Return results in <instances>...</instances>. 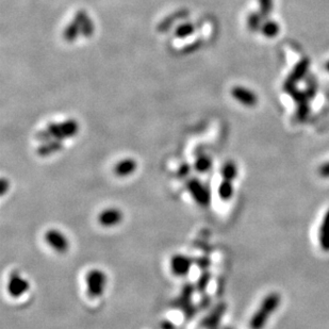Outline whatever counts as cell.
Instances as JSON below:
<instances>
[{"label": "cell", "instance_id": "cell-1", "mask_svg": "<svg viewBox=\"0 0 329 329\" xmlns=\"http://www.w3.org/2000/svg\"><path fill=\"white\" fill-rule=\"evenodd\" d=\"M281 304V295L278 292H271L266 294L261 301L258 309L254 312L249 321L251 329H263L271 316L273 315Z\"/></svg>", "mask_w": 329, "mask_h": 329}, {"label": "cell", "instance_id": "cell-2", "mask_svg": "<svg viewBox=\"0 0 329 329\" xmlns=\"http://www.w3.org/2000/svg\"><path fill=\"white\" fill-rule=\"evenodd\" d=\"M78 130H79L78 123L71 119V121L63 122L61 124H50L46 131L40 132L38 134V138L43 142L49 141L51 139L63 141L65 139L75 137V135L78 133Z\"/></svg>", "mask_w": 329, "mask_h": 329}, {"label": "cell", "instance_id": "cell-3", "mask_svg": "<svg viewBox=\"0 0 329 329\" xmlns=\"http://www.w3.org/2000/svg\"><path fill=\"white\" fill-rule=\"evenodd\" d=\"M108 283V276L103 270H89L85 275V285L87 296L97 300L104 295Z\"/></svg>", "mask_w": 329, "mask_h": 329}, {"label": "cell", "instance_id": "cell-4", "mask_svg": "<svg viewBox=\"0 0 329 329\" xmlns=\"http://www.w3.org/2000/svg\"><path fill=\"white\" fill-rule=\"evenodd\" d=\"M187 189L190 195L199 206L208 207L211 202V194L208 187L197 178H191L187 183Z\"/></svg>", "mask_w": 329, "mask_h": 329}, {"label": "cell", "instance_id": "cell-5", "mask_svg": "<svg viewBox=\"0 0 329 329\" xmlns=\"http://www.w3.org/2000/svg\"><path fill=\"white\" fill-rule=\"evenodd\" d=\"M30 290V282L22 277L18 272H12L10 274L8 283H7V291L8 294L12 298H20L27 294Z\"/></svg>", "mask_w": 329, "mask_h": 329}, {"label": "cell", "instance_id": "cell-6", "mask_svg": "<svg viewBox=\"0 0 329 329\" xmlns=\"http://www.w3.org/2000/svg\"><path fill=\"white\" fill-rule=\"evenodd\" d=\"M45 242L55 253L65 254L70 249V241L67 236L59 229H49L45 232Z\"/></svg>", "mask_w": 329, "mask_h": 329}, {"label": "cell", "instance_id": "cell-7", "mask_svg": "<svg viewBox=\"0 0 329 329\" xmlns=\"http://www.w3.org/2000/svg\"><path fill=\"white\" fill-rule=\"evenodd\" d=\"M124 221V213L116 207H109L101 210L97 215L98 224L104 228H113Z\"/></svg>", "mask_w": 329, "mask_h": 329}, {"label": "cell", "instance_id": "cell-8", "mask_svg": "<svg viewBox=\"0 0 329 329\" xmlns=\"http://www.w3.org/2000/svg\"><path fill=\"white\" fill-rule=\"evenodd\" d=\"M193 263H194V261L191 257L183 254H177L172 257L169 267H171V272L175 276L186 277L189 275Z\"/></svg>", "mask_w": 329, "mask_h": 329}, {"label": "cell", "instance_id": "cell-9", "mask_svg": "<svg viewBox=\"0 0 329 329\" xmlns=\"http://www.w3.org/2000/svg\"><path fill=\"white\" fill-rule=\"evenodd\" d=\"M232 96L244 106L253 107L257 104L258 97L253 92V91L248 89L243 86H235L232 88Z\"/></svg>", "mask_w": 329, "mask_h": 329}, {"label": "cell", "instance_id": "cell-10", "mask_svg": "<svg viewBox=\"0 0 329 329\" xmlns=\"http://www.w3.org/2000/svg\"><path fill=\"white\" fill-rule=\"evenodd\" d=\"M317 240L323 252L329 253V208L323 215L322 222L317 232Z\"/></svg>", "mask_w": 329, "mask_h": 329}, {"label": "cell", "instance_id": "cell-11", "mask_svg": "<svg viewBox=\"0 0 329 329\" xmlns=\"http://www.w3.org/2000/svg\"><path fill=\"white\" fill-rule=\"evenodd\" d=\"M138 163L134 159L127 158V159H123L122 161H118L114 168H113V172L121 178H126L130 175H132L135 171H137Z\"/></svg>", "mask_w": 329, "mask_h": 329}, {"label": "cell", "instance_id": "cell-12", "mask_svg": "<svg viewBox=\"0 0 329 329\" xmlns=\"http://www.w3.org/2000/svg\"><path fill=\"white\" fill-rule=\"evenodd\" d=\"M227 309V306L226 304H219L215 309L206 317L205 320H203V326L208 329H217L222 317L224 315V313L226 312Z\"/></svg>", "mask_w": 329, "mask_h": 329}, {"label": "cell", "instance_id": "cell-13", "mask_svg": "<svg viewBox=\"0 0 329 329\" xmlns=\"http://www.w3.org/2000/svg\"><path fill=\"white\" fill-rule=\"evenodd\" d=\"M62 147V141L58 140H49L43 142V144L38 148V154L41 157H48L56 152H59Z\"/></svg>", "mask_w": 329, "mask_h": 329}, {"label": "cell", "instance_id": "cell-14", "mask_svg": "<svg viewBox=\"0 0 329 329\" xmlns=\"http://www.w3.org/2000/svg\"><path fill=\"white\" fill-rule=\"evenodd\" d=\"M218 194H219V197L224 201L230 200L234 194L233 181L223 179L218 188Z\"/></svg>", "mask_w": 329, "mask_h": 329}, {"label": "cell", "instance_id": "cell-15", "mask_svg": "<svg viewBox=\"0 0 329 329\" xmlns=\"http://www.w3.org/2000/svg\"><path fill=\"white\" fill-rule=\"evenodd\" d=\"M237 173H239V171H237V166L236 164L229 160V161H227L224 163V165L222 166L221 168V174H222V177L223 179L225 180H230V181H234L235 178L237 177Z\"/></svg>", "mask_w": 329, "mask_h": 329}, {"label": "cell", "instance_id": "cell-16", "mask_svg": "<svg viewBox=\"0 0 329 329\" xmlns=\"http://www.w3.org/2000/svg\"><path fill=\"white\" fill-rule=\"evenodd\" d=\"M212 164H213V161H212V159L209 156L200 155L196 159V161L194 163V167H195V169L198 173L205 174V173L210 171L211 167H212Z\"/></svg>", "mask_w": 329, "mask_h": 329}, {"label": "cell", "instance_id": "cell-17", "mask_svg": "<svg viewBox=\"0 0 329 329\" xmlns=\"http://www.w3.org/2000/svg\"><path fill=\"white\" fill-rule=\"evenodd\" d=\"M76 21L78 22L79 25H80L81 32L83 33L84 36L89 37L91 35H92V31H93L92 22H91V20L86 16V14L84 12H82V11L76 15Z\"/></svg>", "mask_w": 329, "mask_h": 329}, {"label": "cell", "instance_id": "cell-18", "mask_svg": "<svg viewBox=\"0 0 329 329\" xmlns=\"http://www.w3.org/2000/svg\"><path fill=\"white\" fill-rule=\"evenodd\" d=\"M279 31H280V27L274 20H267L264 22V24H262V26H261V32H262V35L264 37L268 39L277 37L279 35Z\"/></svg>", "mask_w": 329, "mask_h": 329}, {"label": "cell", "instance_id": "cell-19", "mask_svg": "<svg viewBox=\"0 0 329 329\" xmlns=\"http://www.w3.org/2000/svg\"><path fill=\"white\" fill-rule=\"evenodd\" d=\"M79 30H81L80 28V25L78 24V22H73V24L70 26V27H67L66 30H65V33H64V37L67 41H70L72 42L73 40L76 39V37L78 36V31Z\"/></svg>", "mask_w": 329, "mask_h": 329}, {"label": "cell", "instance_id": "cell-20", "mask_svg": "<svg viewBox=\"0 0 329 329\" xmlns=\"http://www.w3.org/2000/svg\"><path fill=\"white\" fill-rule=\"evenodd\" d=\"M194 32V26H192L191 24H187V25H183L180 26L177 30H176V36L178 38H187L189 36H191L192 33Z\"/></svg>", "mask_w": 329, "mask_h": 329}, {"label": "cell", "instance_id": "cell-21", "mask_svg": "<svg viewBox=\"0 0 329 329\" xmlns=\"http://www.w3.org/2000/svg\"><path fill=\"white\" fill-rule=\"evenodd\" d=\"M260 13L262 16H266L272 9H273V0H259Z\"/></svg>", "mask_w": 329, "mask_h": 329}, {"label": "cell", "instance_id": "cell-22", "mask_svg": "<svg viewBox=\"0 0 329 329\" xmlns=\"http://www.w3.org/2000/svg\"><path fill=\"white\" fill-rule=\"evenodd\" d=\"M248 28L249 29H251L252 31H254V30H257V29H261V26H262V25H261L260 24V16L258 15V14H252L251 16H249L248 17Z\"/></svg>", "mask_w": 329, "mask_h": 329}, {"label": "cell", "instance_id": "cell-23", "mask_svg": "<svg viewBox=\"0 0 329 329\" xmlns=\"http://www.w3.org/2000/svg\"><path fill=\"white\" fill-rule=\"evenodd\" d=\"M210 278H211V275H210L209 273H203V274L201 275V277L199 278L198 283H197V288H198V290H199L200 292H202V291H205V290H206V288H207V286H208V283H209V281H210Z\"/></svg>", "mask_w": 329, "mask_h": 329}, {"label": "cell", "instance_id": "cell-24", "mask_svg": "<svg viewBox=\"0 0 329 329\" xmlns=\"http://www.w3.org/2000/svg\"><path fill=\"white\" fill-rule=\"evenodd\" d=\"M317 173H319L321 178L329 179V161L322 163L319 169H317Z\"/></svg>", "mask_w": 329, "mask_h": 329}, {"label": "cell", "instance_id": "cell-25", "mask_svg": "<svg viewBox=\"0 0 329 329\" xmlns=\"http://www.w3.org/2000/svg\"><path fill=\"white\" fill-rule=\"evenodd\" d=\"M9 181L6 178L2 179V187H0V192H2V195H5L7 193V190L9 189Z\"/></svg>", "mask_w": 329, "mask_h": 329}, {"label": "cell", "instance_id": "cell-26", "mask_svg": "<svg viewBox=\"0 0 329 329\" xmlns=\"http://www.w3.org/2000/svg\"><path fill=\"white\" fill-rule=\"evenodd\" d=\"M190 166L189 165H184L183 167H181V168H179V175L180 176H183V177H186L187 175H189V173H190Z\"/></svg>", "mask_w": 329, "mask_h": 329}, {"label": "cell", "instance_id": "cell-27", "mask_svg": "<svg viewBox=\"0 0 329 329\" xmlns=\"http://www.w3.org/2000/svg\"><path fill=\"white\" fill-rule=\"evenodd\" d=\"M223 329H233V328L232 327H224Z\"/></svg>", "mask_w": 329, "mask_h": 329}, {"label": "cell", "instance_id": "cell-28", "mask_svg": "<svg viewBox=\"0 0 329 329\" xmlns=\"http://www.w3.org/2000/svg\"><path fill=\"white\" fill-rule=\"evenodd\" d=\"M327 69H328V70H329V63H328V64H327Z\"/></svg>", "mask_w": 329, "mask_h": 329}]
</instances>
